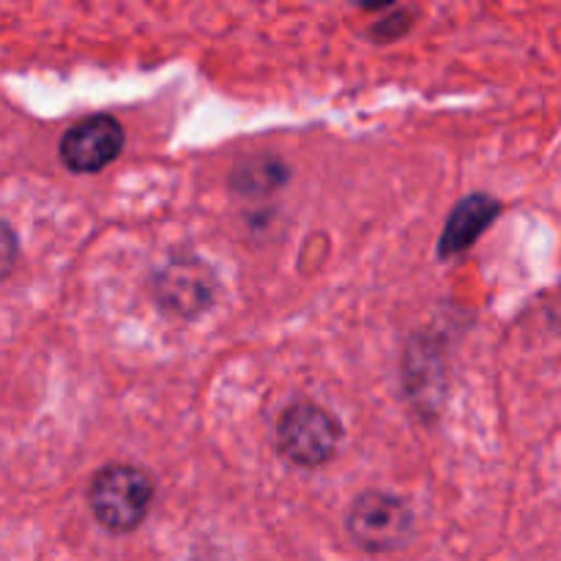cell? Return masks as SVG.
Masks as SVG:
<instances>
[{
  "label": "cell",
  "mask_w": 561,
  "mask_h": 561,
  "mask_svg": "<svg viewBox=\"0 0 561 561\" xmlns=\"http://www.w3.org/2000/svg\"><path fill=\"white\" fill-rule=\"evenodd\" d=\"M499 214H502V203L496 197L485 195V192H474V195L463 197L455 206L453 217L447 219V228H444L442 241H438V257L449 261V257L471 250L480 241V236L496 222Z\"/></svg>",
  "instance_id": "cell-6"
},
{
  "label": "cell",
  "mask_w": 561,
  "mask_h": 561,
  "mask_svg": "<svg viewBox=\"0 0 561 561\" xmlns=\"http://www.w3.org/2000/svg\"><path fill=\"white\" fill-rule=\"evenodd\" d=\"M157 299L168 312L195 318L214 305L217 283L201 261H173L159 272Z\"/></svg>",
  "instance_id": "cell-5"
},
{
  "label": "cell",
  "mask_w": 561,
  "mask_h": 561,
  "mask_svg": "<svg viewBox=\"0 0 561 561\" xmlns=\"http://www.w3.org/2000/svg\"><path fill=\"white\" fill-rule=\"evenodd\" d=\"M88 504L102 529L113 535H129L151 510L153 482L137 466H104L88 488Z\"/></svg>",
  "instance_id": "cell-1"
},
{
  "label": "cell",
  "mask_w": 561,
  "mask_h": 561,
  "mask_svg": "<svg viewBox=\"0 0 561 561\" xmlns=\"http://www.w3.org/2000/svg\"><path fill=\"white\" fill-rule=\"evenodd\" d=\"M348 535L370 553H389L414 537V513L392 493L367 491L348 510Z\"/></svg>",
  "instance_id": "cell-3"
},
{
  "label": "cell",
  "mask_w": 561,
  "mask_h": 561,
  "mask_svg": "<svg viewBox=\"0 0 561 561\" xmlns=\"http://www.w3.org/2000/svg\"><path fill=\"white\" fill-rule=\"evenodd\" d=\"M389 3H394V0H362L365 9H381V5H389Z\"/></svg>",
  "instance_id": "cell-8"
},
{
  "label": "cell",
  "mask_w": 561,
  "mask_h": 561,
  "mask_svg": "<svg viewBox=\"0 0 561 561\" xmlns=\"http://www.w3.org/2000/svg\"><path fill=\"white\" fill-rule=\"evenodd\" d=\"M285 179H288V173L277 159L255 157L236 168L233 190L239 195H268L272 190L283 186Z\"/></svg>",
  "instance_id": "cell-7"
},
{
  "label": "cell",
  "mask_w": 561,
  "mask_h": 561,
  "mask_svg": "<svg viewBox=\"0 0 561 561\" xmlns=\"http://www.w3.org/2000/svg\"><path fill=\"white\" fill-rule=\"evenodd\" d=\"M124 126L113 115H91L60 137V162L71 173H99L124 151Z\"/></svg>",
  "instance_id": "cell-4"
},
{
  "label": "cell",
  "mask_w": 561,
  "mask_h": 561,
  "mask_svg": "<svg viewBox=\"0 0 561 561\" xmlns=\"http://www.w3.org/2000/svg\"><path fill=\"white\" fill-rule=\"evenodd\" d=\"M343 442V425L332 411L316 403H294L277 422V449L301 469L329 463Z\"/></svg>",
  "instance_id": "cell-2"
}]
</instances>
